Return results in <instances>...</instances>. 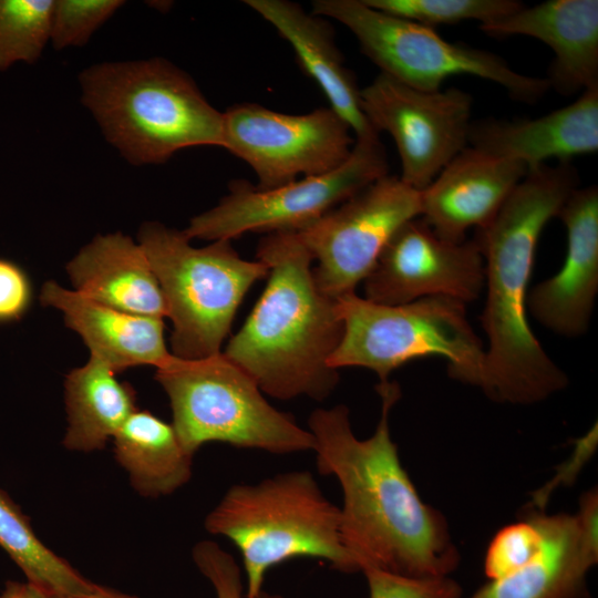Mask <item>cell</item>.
I'll use <instances>...</instances> for the list:
<instances>
[{
  "instance_id": "1",
  "label": "cell",
  "mask_w": 598,
  "mask_h": 598,
  "mask_svg": "<svg viewBox=\"0 0 598 598\" xmlns=\"http://www.w3.org/2000/svg\"><path fill=\"white\" fill-rule=\"evenodd\" d=\"M381 416L364 440L352 432L349 410L317 409L308 420L316 465L342 491L340 534L359 571L380 568L415 577L448 576L460 554L441 512L424 503L402 466L390 432L400 399L395 382H380Z\"/></svg>"
},
{
  "instance_id": "2",
  "label": "cell",
  "mask_w": 598,
  "mask_h": 598,
  "mask_svg": "<svg viewBox=\"0 0 598 598\" xmlns=\"http://www.w3.org/2000/svg\"><path fill=\"white\" fill-rule=\"evenodd\" d=\"M577 185L570 162L528 169L493 220L477 229L486 287L481 321L488 340L481 389L496 402L533 404L568 384L529 327L527 297L542 231Z\"/></svg>"
},
{
  "instance_id": "3",
  "label": "cell",
  "mask_w": 598,
  "mask_h": 598,
  "mask_svg": "<svg viewBox=\"0 0 598 598\" xmlns=\"http://www.w3.org/2000/svg\"><path fill=\"white\" fill-rule=\"evenodd\" d=\"M257 258L268 266L266 288L223 353L268 395L321 401L339 381L329 365L343 336L337 299L317 287L313 257L296 231L264 236Z\"/></svg>"
},
{
  "instance_id": "4",
  "label": "cell",
  "mask_w": 598,
  "mask_h": 598,
  "mask_svg": "<svg viewBox=\"0 0 598 598\" xmlns=\"http://www.w3.org/2000/svg\"><path fill=\"white\" fill-rule=\"evenodd\" d=\"M80 83L83 104L131 164H162L187 147H224V112L164 59L93 65Z\"/></svg>"
},
{
  "instance_id": "5",
  "label": "cell",
  "mask_w": 598,
  "mask_h": 598,
  "mask_svg": "<svg viewBox=\"0 0 598 598\" xmlns=\"http://www.w3.org/2000/svg\"><path fill=\"white\" fill-rule=\"evenodd\" d=\"M204 525L239 550L247 598L264 590L271 568L295 558L321 559L342 573L359 571L341 539L340 508L309 471L230 486Z\"/></svg>"
},
{
  "instance_id": "6",
  "label": "cell",
  "mask_w": 598,
  "mask_h": 598,
  "mask_svg": "<svg viewBox=\"0 0 598 598\" xmlns=\"http://www.w3.org/2000/svg\"><path fill=\"white\" fill-rule=\"evenodd\" d=\"M155 379L169 399L172 425L193 455L212 442L274 454L313 450L310 431L275 409L223 352L196 360L172 354L156 368Z\"/></svg>"
},
{
  "instance_id": "7",
  "label": "cell",
  "mask_w": 598,
  "mask_h": 598,
  "mask_svg": "<svg viewBox=\"0 0 598 598\" xmlns=\"http://www.w3.org/2000/svg\"><path fill=\"white\" fill-rule=\"evenodd\" d=\"M183 231L145 223L138 244L161 286L173 322L172 354L196 360L220 352L235 313L268 266L239 257L230 240L194 247Z\"/></svg>"
},
{
  "instance_id": "8",
  "label": "cell",
  "mask_w": 598,
  "mask_h": 598,
  "mask_svg": "<svg viewBox=\"0 0 598 598\" xmlns=\"http://www.w3.org/2000/svg\"><path fill=\"white\" fill-rule=\"evenodd\" d=\"M337 308L343 336L329 359L331 368H365L385 382L404 363L439 355L453 379L481 389L485 349L464 302L436 296L385 306L351 292L337 299Z\"/></svg>"
},
{
  "instance_id": "9",
  "label": "cell",
  "mask_w": 598,
  "mask_h": 598,
  "mask_svg": "<svg viewBox=\"0 0 598 598\" xmlns=\"http://www.w3.org/2000/svg\"><path fill=\"white\" fill-rule=\"evenodd\" d=\"M312 13L346 25L381 73L417 90H441L447 78L462 74L494 82L526 103L550 89L546 78L518 73L492 52L447 42L433 28L375 10L362 0H315Z\"/></svg>"
},
{
  "instance_id": "10",
  "label": "cell",
  "mask_w": 598,
  "mask_h": 598,
  "mask_svg": "<svg viewBox=\"0 0 598 598\" xmlns=\"http://www.w3.org/2000/svg\"><path fill=\"white\" fill-rule=\"evenodd\" d=\"M389 174L379 138L355 140L338 168L271 189L234 182L217 206L195 216L183 230L204 240H231L248 231H298L368 185Z\"/></svg>"
},
{
  "instance_id": "11",
  "label": "cell",
  "mask_w": 598,
  "mask_h": 598,
  "mask_svg": "<svg viewBox=\"0 0 598 598\" xmlns=\"http://www.w3.org/2000/svg\"><path fill=\"white\" fill-rule=\"evenodd\" d=\"M421 209V192L388 174L296 231L318 261L319 290L333 299L354 292L391 237Z\"/></svg>"
},
{
  "instance_id": "12",
  "label": "cell",
  "mask_w": 598,
  "mask_h": 598,
  "mask_svg": "<svg viewBox=\"0 0 598 598\" xmlns=\"http://www.w3.org/2000/svg\"><path fill=\"white\" fill-rule=\"evenodd\" d=\"M354 142L348 123L330 107L292 115L240 103L224 112L223 148L252 168L260 189L338 168Z\"/></svg>"
},
{
  "instance_id": "13",
  "label": "cell",
  "mask_w": 598,
  "mask_h": 598,
  "mask_svg": "<svg viewBox=\"0 0 598 598\" xmlns=\"http://www.w3.org/2000/svg\"><path fill=\"white\" fill-rule=\"evenodd\" d=\"M360 106L378 134L393 138L400 179L420 192L468 146L473 100L463 90L422 91L380 72L360 90Z\"/></svg>"
},
{
  "instance_id": "14",
  "label": "cell",
  "mask_w": 598,
  "mask_h": 598,
  "mask_svg": "<svg viewBox=\"0 0 598 598\" xmlns=\"http://www.w3.org/2000/svg\"><path fill=\"white\" fill-rule=\"evenodd\" d=\"M363 281L364 298L379 305L436 296L466 305L484 289V259L474 239H444L416 217L395 231Z\"/></svg>"
},
{
  "instance_id": "15",
  "label": "cell",
  "mask_w": 598,
  "mask_h": 598,
  "mask_svg": "<svg viewBox=\"0 0 598 598\" xmlns=\"http://www.w3.org/2000/svg\"><path fill=\"white\" fill-rule=\"evenodd\" d=\"M542 533L536 555L516 571L488 580L470 598H585L586 577L598 561V494L586 492L576 514L527 507Z\"/></svg>"
},
{
  "instance_id": "16",
  "label": "cell",
  "mask_w": 598,
  "mask_h": 598,
  "mask_svg": "<svg viewBox=\"0 0 598 598\" xmlns=\"http://www.w3.org/2000/svg\"><path fill=\"white\" fill-rule=\"evenodd\" d=\"M567 248L561 268L527 297L534 318L556 334H584L598 292V189L576 188L561 206Z\"/></svg>"
},
{
  "instance_id": "17",
  "label": "cell",
  "mask_w": 598,
  "mask_h": 598,
  "mask_svg": "<svg viewBox=\"0 0 598 598\" xmlns=\"http://www.w3.org/2000/svg\"><path fill=\"white\" fill-rule=\"evenodd\" d=\"M527 172L520 162L467 146L421 190L420 217L440 237L463 241L467 229L493 220Z\"/></svg>"
},
{
  "instance_id": "18",
  "label": "cell",
  "mask_w": 598,
  "mask_h": 598,
  "mask_svg": "<svg viewBox=\"0 0 598 598\" xmlns=\"http://www.w3.org/2000/svg\"><path fill=\"white\" fill-rule=\"evenodd\" d=\"M494 38L526 35L554 52L549 86L571 95L598 87V1L548 0L497 21L480 24Z\"/></svg>"
},
{
  "instance_id": "19",
  "label": "cell",
  "mask_w": 598,
  "mask_h": 598,
  "mask_svg": "<svg viewBox=\"0 0 598 598\" xmlns=\"http://www.w3.org/2000/svg\"><path fill=\"white\" fill-rule=\"evenodd\" d=\"M468 146L517 161L528 169L548 159L571 162L598 150V87L589 89L569 105L537 118L472 122Z\"/></svg>"
},
{
  "instance_id": "20",
  "label": "cell",
  "mask_w": 598,
  "mask_h": 598,
  "mask_svg": "<svg viewBox=\"0 0 598 598\" xmlns=\"http://www.w3.org/2000/svg\"><path fill=\"white\" fill-rule=\"evenodd\" d=\"M40 301L60 310L65 326L78 332L90 349V357L106 363L115 373L136 365L158 368L172 355L161 318L117 310L53 280L43 285Z\"/></svg>"
},
{
  "instance_id": "21",
  "label": "cell",
  "mask_w": 598,
  "mask_h": 598,
  "mask_svg": "<svg viewBox=\"0 0 598 598\" xmlns=\"http://www.w3.org/2000/svg\"><path fill=\"white\" fill-rule=\"evenodd\" d=\"M291 45L300 68L322 90L332 109L348 123L354 140L379 138L360 106V89L322 17L287 0H246Z\"/></svg>"
},
{
  "instance_id": "22",
  "label": "cell",
  "mask_w": 598,
  "mask_h": 598,
  "mask_svg": "<svg viewBox=\"0 0 598 598\" xmlns=\"http://www.w3.org/2000/svg\"><path fill=\"white\" fill-rule=\"evenodd\" d=\"M65 268L74 290L96 302L132 315L167 317L145 252L122 233L95 236Z\"/></svg>"
},
{
  "instance_id": "23",
  "label": "cell",
  "mask_w": 598,
  "mask_h": 598,
  "mask_svg": "<svg viewBox=\"0 0 598 598\" xmlns=\"http://www.w3.org/2000/svg\"><path fill=\"white\" fill-rule=\"evenodd\" d=\"M106 363L90 357L65 377L68 426L63 445L70 451L103 448L127 419L138 410L131 384L121 382Z\"/></svg>"
},
{
  "instance_id": "24",
  "label": "cell",
  "mask_w": 598,
  "mask_h": 598,
  "mask_svg": "<svg viewBox=\"0 0 598 598\" xmlns=\"http://www.w3.org/2000/svg\"><path fill=\"white\" fill-rule=\"evenodd\" d=\"M114 455L132 487L144 497L167 496L192 477L194 455L172 423L136 410L113 437Z\"/></svg>"
},
{
  "instance_id": "25",
  "label": "cell",
  "mask_w": 598,
  "mask_h": 598,
  "mask_svg": "<svg viewBox=\"0 0 598 598\" xmlns=\"http://www.w3.org/2000/svg\"><path fill=\"white\" fill-rule=\"evenodd\" d=\"M0 548L20 568L27 581L58 598H80L97 586L40 540L29 518L2 489H0Z\"/></svg>"
},
{
  "instance_id": "26",
  "label": "cell",
  "mask_w": 598,
  "mask_h": 598,
  "mask_svg": "<svg viewBox=\"0 0 598 598\" xmlns=\"http://www.w3.org/2000/svg\"><path fill=\"white\" fill-rule=\"evenodd\" d=\"M52 0H0V70L35 62L50 40Z\"/></svg>"
},
{
  "instance_id": "27",
  "label": "cell",
  "mask_w": 598,
  "mask_h": 598,
  "mask_svg": "<svg viewBox=\"0 0 598 598\" xmlns=\"http://www.w3.org/2000/svg\"><path fill=\"white\" fill-rule=\"evenodd\" d=\"M384 13L430 28L476 20L481 24L506 18L525 4L516 0H362Z\"/></svg>"
},
{
  "instance_id": "28",
  "label": "cell",
  "mask_w": 598,
  "mask_h": 598,
  "mask_svg": "<svg viewBox=\"0 0 598 598\" xmlns=\"http://www.w3.org/2000/svg\"><path fill=\"white\" fill-rule=\"evenodd\" d=\"M124 4L121 0L54 1L50 40L56 50L85 44L113 13Z\"/></svg>"
},
{
  "instance_id": "29",
  "label": "cell",
  "mask_w": 598,
  "mask_h": 598,
  "mask_svg": "<svg viewBox=\"0 0 598 598\" xmlns=\"http://www.w3.org/2000/svg\"><path fill=\"white\" fill-rule=\"evenodd\" d=\"M542 545V533L535 522L522 519L501 528L492 538L484 558L488 580L503 578L527 564Z\"/></svg>"
},
{
  "instance_id": "30",
  "label": "cell",
  "mask_w": 598,
  "mask_h": 598,
  "mask_svg": "<svg viewBox=\"0 0 598 598\" xmlns=\"http://www.w3.org/2000/svg\"><path fill=\"white\" fill-rule=\"evenodd\" d=\"M369 598H462L461 586L448 576L415 577L367 568Z\"/></svg>"
},
{
  "instance_id": "31",
  "label": "cell",
  "mask_w": 598,
  "mask_h": 598,
  "mask_svg": "<svg viewBox=\"0 0 598 598\" xmlns=\"http://www.w3.org/2000/svg\"><path fill=\"white\" fill-rule=\"evenodd\" d=\"M200 574L210 582L216 598H247L241 567L235 558L213 540H202L192 550ZM254 598H285L265 589Z\"/></svg>"
},
{
  "instance_id": "32",
  "label": "cell",
  "mask_w": 598,
  "mask_h": 598,
  "mask_svg": "<svg viewBox=\"0 0 598 598\" xmlns=\"http://www.w3.org/2000/svg\"><path fill=\"white\" fill-rule=\"evenodd\" d=\"M597 447V425L595 424L586 435L575 442L570 457L557 470L554 477L542 488L534 492L528 507L544 511L549 496L559 486L571 484L589 461Z\"/></svg>"
},
{
  "instance_id": "33",
  "label": "cell",
  "mask_w": 598,
  "mask_h": 598,
  "mask_svg": "<svg viewBox=\"0 0 598 598\" xmlns=\"http://www.w3.org/2000/svg\"><path fill=\"white\" fill-rule=\"evenodd\" d=\"M32 298L25 272L14 262L0 259V322L20 319Z\"/></svg>"
},
{
  "instance_id": "34",
  "label": "cell",
  "mask_w": 598,
  "mask_h": 598,
  "mask_svg": "<svg viewBox=\"0 0 598 598\" xmlns=\"http://www.w3.org/2000/svg\"><path fill=\"white\" fill-rule=\"evenodd\" d=\"M0 598H58L47 590L29 582L8 581Z\"/></svg>"
},
{
  "instance_id": "35",
  "label": "cell",
  "mask_w": 598,
  "mask_h": 598,
  "mask_svg": "<svg viewBox=\"0 0 598 598\" xmlns=\"http://www.w3.org/2000/svg\"><path fill=\"white\" fill-rule=\"evenodd\" d=\"M80 598H138L128 594H124L104 586L97 585L90 594Z\"/></svg>"
}]
</instances>
